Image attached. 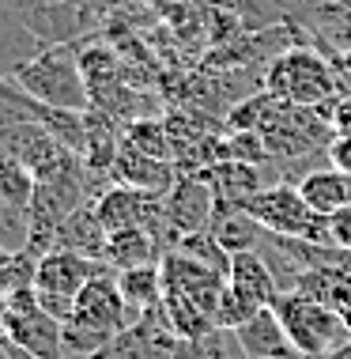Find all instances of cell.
Instances as JSON below:
<instances>
[{"instance_id":"obj_1","label":"cell","mask_w":351,"mask_h":359,"mask_svg":"<svg viewBox=\"0 0 351 359\" xmlns=\"http://www.w3.org/2000/svg\"><path fill=\"white\" fill-rule=\"evenodd\" d=\"M12 80L23 87L31 99L57 106V110H91V87H87V76L80 69V53L76 46L57 42L50 50H42L31 61H23L12 72Z\"/></svg>"},{"instance_id":"obj_2","label":"cell","mask_w":351,"mask_h":359,"mask_svg":"<svg viewBox=\"0 0 351 359\" xmlns=\"http://www.w3.org/2000/svg\"><path fill=\"white\" fill-rule=\"evenodd\" d=\"M265 91L276 102L287 106H306V110H321V106L336 102L340 95V76L336 65H329L314 50H284L268 61L265 69Z\"/></svg>"},{"instance_id":"obj_3","label":"cell","mask_w":351,"mask_h":359,"mask_svg":"<svg viewBox=\"0 0 351 359\" xmlns=\"http://www.w3.org/2000/svg\"><path fill=\"white\" fill-rule=\"evenodd\" d=\"M272 310L280 314V322H284L291 344H295V352L302 359H317L340 348L344 341H351L340 310L329 303H317V299L302 295V291H284L272 303Z\"/></svg>"},{"instance_id":"obj_4","label":"cell","mask_w":351,"mask_h":359,"mask_svg":"<svg viewBox=\"0 0 351 359\" xmlns=\"http://www.w3.org/2000/svg\"><path fill=\"white\" fill-rule=\"evenodd\" d=\"M238 208H246L268 235L329 242V219L317 216V212L302 201L298 186H291V182H272V186H265L261 193L246 197Z\"/></svg>"},{"instance_id":"obj_5","label":"cell","mask_w":351,"mask_h":359,"mask_svg":"<svg viewBox=\"0 0 351 359\" xmlns=\"http://www.w3.org/2000/svg\"><path fill=\"white\" fill-rule=\"evenodd\" d=\"M102 269V261L80 257L72 250H50L38 257L34 269V295L57 322H68L76 310V295L83 291V284Z\"/></svg>"},{"instance_id":"obj_6","label":"cell","mask_w":351,"mask_h":359,"mask_svg":"<svg viewBox=\"0 0 351 359\" xmlns=\"http://www.w3.org/2000/svg\"><path fill=\"white\" fill-rule=\"evenodd\" d=\"M0 329L4 337L19 348H27L38 359H64L61 352V322L38 303L34 287L12 291L4 306V318H0Z\"/></svg>"},{"instance_id":"obj_7","label":"cell","mask_w":351,"mask_h":359,"mask_svg":"<svg viewBox=\"0 0 351 359\" xmlns=\"http://www.w3.org/2000/svg\"><path fill=\"white\" fill-rule=\"evenodd\" d=\"M216 208H219V193L204 174H181V178L163 193V216H167L178 242H181V235L208 231L212 219H216Z\"/></svg>"},{"instance_id":"obj_8","label":"cell","mask_w":351,"mask_h":359,"mask_svg":"<svg viewBox=\"0 0 351 359\" xmlns=\"http://www.w3.org/2000/svg\"><path fill=\"white\" fill-rule=\"evenodd\" d=\"M72 314L80 318V322L102 329V333H110V337H117L121 329H129L136 322L132 306L125 303L121 287H117V273L110 265H102L99 273L83 284V291L76 295V310H72Z\"/></svg>"},{"instance_id":"obj_9","label":"cell","mask_w":351,"mask_h":359,"mask_svg":"<svg viewBox=\"0 0 351 359\" xmlns=\"http://www.w3.org/2000/svg\"><path fill=\"white\" fill-rule=\"evenodd\" d=\"M174 348H178V337H174L163 306H155L144 310L129 329L110 337V344L95 359H174Z\"/></svg>"},{"instance_id":"obj_10","label":"cell","mask_w":351,"mask_h":359,"mask_svg":"<svg viewBox=\"0 0 351 359\" xmlns=\"http://www.w3.org/2000/svg\"><path fill=\"white\" fill-rule=\"evenodd\" d=\"M163 269V291H178V295L193 299L197 306H204L212 318H216V306L223 299V287H227V276L216 273L212 265L181 254V250H167L159 261Z\"/></svg>"},{"instance_id":"obj_11","label":"cell","mask_w":351,"mask_h":359,"mask_svg":"<svg viewBox=\"0 0 351 359\" xmlns=\"http://www.w3.org/2000/svg\"><path fill=\"white\" fill-rule=\"evenodd\" d=\"M64 151H72V148H64V144L38 121H19V125L0 129V159H15V163H23V167H31L34 174L53 167Z\"/></svg>"},{"instance_id":"obj_12","label":"cell","mask_w":351,"mask_h":359,"mask_svg":"<svg viewBox=\"0 0 351 359\" xmlns=\"http://www.w3.org/2000/svg\"><path fill=\"white\" fill-rule=\"evenodd\" d=\"M234 337H238L242 352H246L249 359H302L295 352V344H291L280 314L272 306H261L246 325L234 329Z\"/></svg>"},{"instance_id":"obj_13","label":"cell","mask_w":351,"mask_h":359,"mask_svg":"<svg viewBox=\"0 0 351 359\" xmlns=\"http://www.w3.org/2000/svg\"><path fill=\"white\" fill-rule=\"evenodd\" d=\"M174 182H178L174 163L151 159V155H144L140 148H132L129 140H121V151H117V163H113V186H132V189L159 193L163 197Z\"/></svg>"},{"instance_id":"obj_14","label":"cell","mask_w":351,"mask_h":359,"mask_svg":"<svg viewBox=\"0 0 351 359\" xmlns=\"http://www.w3.org/2000/svg\"><path fill=\"white\" fill-rule=\"evenodd\" d=\"M106 238H110V231L102 227L95 201H87V205H80L72 216L61 223V227H57L53 250H72V254L102 261V265H106Z\"/></svg>"},{"instance_id":"obj_15","label":"cell","mask_w":351,"mask_h":359,"mask_svg":"<svg viewBox=\"0 0 351 359\" xmlns=\"http://www.w3.org/2000/svg\"><path fill=\"white\" fill-rule=\"evenodd\" d=\"M227 284L238 291L242 299H249L253 306H272L280 299L276 276H272L268 261L261 257V250H242V254H230Z\"/></svg>"},{"instance_id":"obj_16","label":"cell","mask_w":351,"mask_h":359,"mask_svg":"<svg viewBox=\"0 0 351 359\" xmlns=\"http://www.w3.org/2000/svg\"><path fill=\"white\" fill-rule=\"evenodd\" d=\"M87 144H83V163H87V174L91 178H106L113 182V163H117V151H121V133H117V121L102 110H87Z\"/></svg>"},{"instance_id":"obj_17","label":"cell","mask_w":351,"mask_h":359,"mask_svg":"<svg viewBox=\"0 0 351 359\" xmlns=\"http://www.w3.org/2000/svg\"><path fill=\"white\" fill-rule=\"evenodd\" d=\"M163 242L151 235L148 227H125V231H110L106 238V265L113 273L125 269H144V265H159L163 261Z\"/></svg>"},{"instance_id":"obj_18","label":"cell","mask_w":351,"mask_h":359,"mask_svg":"<svg viewBox=\"0 0 351 359\" xmlns=\"http://www.w3.org/2000/svg\"><path fill=\"white\" fill-rule=\"evenodd\" d=\"M302 201L317 212V216H333L336 208L351 205V174H344L340 167H321L310 170L295 182Z\"/></svg>"},{"instance_id":"obj_19","label":"cell","mask_w":351,"mask_h":359,"mask_svg":"<svg viewBox=\"0 0 351 359\" xmlns=\"http://www.w3.org/2000/svg\"><path fill=\"white\" fill-rule=\"evenodd\" d=\"M212 235L219 238V246L227 250V254H242V250H257L261 242H265L268 231L261 227L257 219L249 216L246 208L230 205V201H219L216 208V219H212Z\"/></svg>"},{"instance_id":"obj_20","label":"cell","mask_w":351,"mask_h":359,"mask_svg":"<svg viewBox=\"0 0 351 359\" xmlns=\"http://www.w3.org/2000/svg\"><path fill=\"white\" fill-rule=\"evenodd\" d=\"M163 314H167L178 341H197V337H208L216 329V318L204 306H197L193 299L178 295V291H163Z\"/></svg>"},{"instance_id":"obj_21","label":"cell","mask_w":351,"mask_h":359,"mask_svg":"<svg viewBox=\"0 0 351 359\" xmlns=\"http://www.w3.org/2000/svg\"><path fill=\"white\" fill-rule=\"evenodd\" d=\"M117 287H121L125 303L132 306L136 318H140L144 310L163 306V269H159V265L125 269V273H117Z\"/></svg>"},{"instance_id":"obj_22","label":"cell","mask_w":351,"mask_h":359,"mask_svg":"<svg viewBox=\"0 0 351 359\" xmlns=\"http://www.w3.org/2000/svg\"><path fill=\"white\" fill-rule=\"evenodd\" d=\"M34 170L23 167L15 159H0V205L4 208H15V212H31V201H34Z\"/></svg>"},{"instance_id":"obj_23","label":"cell","mask_w":351,"mask_h":359,"mask_svg":"<svg viewBox=\"0 0 351 359\" xmlns=\"http://www.w3.org/2000/svg\"><path fill=\"white\" fill-rule=\"evenodd\" d=\"M106 344H110V333L80 322L76 314L68 318V322H61V352H64V359H95Z\"/></svg>"},{"instance_id":"obj_24","label":"cell","mask_w":351,"mask_h":359,"mask_svg":"<svg viewBox=\"0 0 351 359\" xmlns=\"http://www.w3.org/2000/svg\"><path fill=\"white\" fill-rule=\"evenodd\" d=\"M125 140H129L132 148H140L144 155H151V159L174 163V144H170V133L163 121H151V118L129 121L125 125Z\"/></svg>"},{"instance_id":"obj_25","label":"cell","mask_w":351,"mask_h":359,"mask_svg":"<svg viewBox=\"0 0 351 359\" xmlns=\"http://www.w3.org/2000/svg\"><path fill=\"white\" fill-rule=\"evenodd\" d=\"M80 69H83L87 87H91V91H99V87L113 83L117 76H121L117 53L106 50V46H87V50H80Z\"/></svg>"},{"instance_id":"obj_26","label":"cell","mask_w":351,"mask_h":359,"mask_svg":"<svg viewBox=\"0 0 351 359\" xmlns=\"http://www.w3.org/2000/svg\"><path fill=\"white\" fill-rule=\"evenodd\" d=\"M174 250H181V254H189V257H197L204 261V265H212L216 273L227 276L230 273V254L219 246V238L212 235V231H197V235H181V242Z\"/></svg>"},{"instance_id":"obj_27","label":"cell","mask_w":351,"mask_h":359,"mask_svg":"<svg viewBox=\"0 0 351 359\" xmlns=\"http://www.w3.org/2000/svg\"><path fill=\"white\" fill-rule=\"evenodd\" d=\"M261 306H253L249 299H242L238 291H234L230 284L223 287V299H219V306H216V329H227V333H234L238 325H246L253 314H257Z\"/></svg>"},{"instance_id":"obj_28","label":"cell","mask_w":351,"mask_h":359,"mask_svg":"<svg viewBox=\"0 0 351 359\" xmlns=\"http://www.w3.org/2000/svg\"><path fill=\"white\" fill-rule=\"evenodd\" d=\"M325 219H329V242L340 250H351V205L336 208L333 216H325Z\"/></svg>"},{"instance_id":"obj_29","label":"cell","mask_w":351,"mask_h":359,"mask_svg":"<svg viewBox=\"0 0 351 359\" xmlns=\"http://www.w3.org/2000/svg\"><path fill=\"white\" fill-rule=\"evenodd\" d=\"M333 121V133L336 137H351V99H336L333 106H321Z\"/></svg>"},{"instance_id":"obj_30","label":"cell","mask_w":351,"mask_h":359,"mask_svg":"<svg viewBox=\"0 0 351 359\" xmlns=\"http://www.w3.org/2000/svg\"><path fill=\"white\" fill-rule=\"evenodd\" d=\"M329 155H333V167H340L344 174H351V137L329 140Z\"/></svg>"},{"instance_id":"obj_31","label":"cell","mask_w":351,"mask_h":359,"mask_svg":"<svg viewBox=\"0 0 351 359\" xmlns=\"http://www.w3.org/2000/svg\"><path fill=\"white\" fill-rule=\"evenodd\" d=\"M223 359H249L246 352H242V344H238V337L227 333V344H223Z\"/></svg>"},{"instance_id":"obj_32","label":"cell","mask_w":351,"mask_h":359,"mask_svg":"<svg viewBox=\"0 0 351 359\" xmlns=\"http://www.w3.org/2000/svg\"><path fill=\"white\" fill-rule=\"evenodd\" d=\"M336 310H340V318H344V325H347V333H351V287L344 291V299L336 303Z\"/></svg>"},{"instance_id":"obj_33","label":"cell","mask_w":351,"mask_h":359,"mask_svg":"<svg viewBox=\"0 0 351 359\" xmlns=\"http://www.w3.org/2000/svg\"><path fill=\"white\" fill-rule=\"evenodd\" d=\"M317 359H351V341H344L340 348H333V352H325V355H317Z\"/></svg>"},{"instance_id":"obj_34","label":"cell","mask_w":351,"mask_h":359,"mask_svg":"<svg viewBox=\"0 0 351 359\" xmlns=\"http://www.w3.org/2000/svg\"><path fill=\"white\" fill-rule=\"evenodd\" d=\"M336 69H340V72H344V76H347V80H351V46H347V50H344V53H340V61H336Z\"/></svg>"},{"instance_id":"obj_35","label":"cell","mask_w":351,"mask_h":359,"mask_svg":"<svg viewBox=\"0 0 351 359\" xmlns=\"http://www.w3.org/2000/svg\"><path fill=\"white\" fill-rule=\"evenodd\" d=\"M144 4H155V8H167L170 0H144Z\"/></svg>"},{"instance_id":"obj_36","label":"cell","mask_w":351,"mask_h":359,"mask_svg":"<svg viewBox=\"0 0 351 359\" xmlns=\"http://www.w3.org/2000/svg\"><path fill=\"white\" fill-rule=\"evenodd\" d=\"M42 4H64V0H42Z\"/></svg>"}]
</instances>
